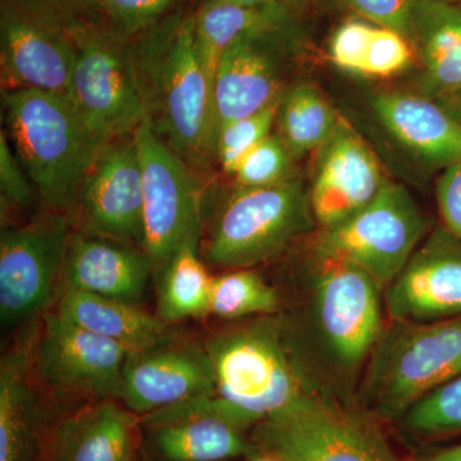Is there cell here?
<instances>
[{
	"mask_svg": "<svg viewBox=\"0 0 461 461\" xmlns=\"http://www.w3.org/2000/svg\"><path fill=\"white\" fill-rule=\"evenodd\" d=\"M194 18L200 59L213 81L221 57L230 45L248 36L288 32L293 12L284 7L257 8L205 2Z\"/></svg>",
	"mask_w": 461,
	"mask_h": 461,
	"instance_id": "25",
	"label": "cell"
},
{
	"mask_svg": "<svg viewBox=\"0 0 461 461\" xmlns=\"http://www.w3.org/2000/svg\"><path fill=\"white\" fill-rule=\"evenodd\" d=\"M199 242L200 238L189 240L163 267L158 309L167 323L209 314L213 277L200 259Z\"/></svg>",
	"mask_w": 461,
	"mask_h": 461,
	"instance_id": "27",
	"label": "cell"
},
{
	"mask_svg": "<svg viewBox=\"0 0 461 461\" xmlns=\"http://www.w3.org/2000/svg\"><path fill=\"white\" fill-rule=\"evenodd\" d=\"M136 414L112 402L68 418L58 433L57 461H131Z\"/></svg>",
	"mask_w": 461,
	"mask_h": 461,
	"instance_id": "23",
	"label": "cell"
},
{
	"mask_svg": "<svg viewBox=\"0 0 461 461\" xmlns=\"http://www.w3.org/2000/svg\"><path fill=\"white\" fill-rule=\"evenodd\" d=\"M426 230V218L409 191L387 181L359 213L321 230L315 253L357 267L384 288L402 271Z\"/></svg>",
	"mask_w": 461,
	"mask_h": 461,
	"instance_id": "8",
	"label": "cell"
},
{
	"mask_svg": "<svg viewBox=\"0 0 461 461\" xmlns=\"http://www.w3.org/2000/svg\"><path fill=\"white\" fill-rule=\"evenodd\" d=\"M0 190L5 204L23 209L32 206L35 189L18 162L5 130L0 132Z\"/></svg>",
	"mask_w": 461,
	"mask_h": 461,
	"instance_id": "36",
	"label": "cell"
},
{
	"mask_svg": "<svg viewBox=\"0 0 461 461\" xmlns=\"http://www.w3.org/2000/svg\"><path fill=\"white\" fill-rule=\"evenodd\" d=\"M68 218L50 214L18 227H3L0 238V318L3 327L27 320L47 304L62 277L68 249Z\"/></svg>",
	"mask_w": 461,
	"mask_h": 461,
	"instance_id": "12",
	"label": "cell"
},
{
	"mask_svg": "<svg viewBox=\"0 0 461 461\" xmlns=\"http://www.w3.org/2000/svg\"><path fill=\"white\" fill-rule=\"evenodd\" d=\"M151 269L141 249L80 232L69 240L62 277L71 290L138 305Z\"/></svg>",
	"mask_w": 461,
	"mask_h": 461,
	"instance_id": "19",
	"label": "cell"
},
{
	"mask_svg": "<svg viewBox=\"0 0 461 461\" xmlns=\"http://www.w3.org/2000/svg\"><path fill=\"white\" fill-rule=\"evenodd\" d=\"M68 99L91 132L105 142L136 131L147 118L131 48L102 23L77 26Z\"/></svg>",
	"mask_w": 461,
	"mask_h": 461,
	"instance_id": "7",
	"label": "cell"
},
{
	"mask_svg": "<svg viewBox=\"0 0 461 461\" xmlns=\"http://www.w3.org/2000/svg\"><path fill=\"white\" fill-rule=\"evenodd\" d=\"M357 16L373 25L388 27L411 41V14L415 0H341Z\"/></svg>",
	"mask_w": 461,
	"mask_h": 461,
	"instance_id": "37",
	"label": "cell"
},
{
	"mask_svg": "<svg viewBox=\"0 0 461 461\" xmlns=\"http://www.w3.org/2000/svg\"><path fill=\"white\" fill-rule=\"evenodd\" d=\"M339 122L320 90L308 84L286 90L278 108V136L294 158L320 150Z\"/></svg>",
	"mask_w": 461,
	"mask_h": 461,
	"instance_id": "28",
	"label": "cell"
},
{
	"mask_svg": "<svg viewBox=\"0 0 461 461\" xmlns=\"http://www.w3.org/2000/svg\"><path fill=\"white\" fill-rule=\"evenodd\" d=\"M287 32L248 36L224 51L213 77L215 135L223 124L271 107L285 95Z\"/></svg>",
	"mask_w": 461,
	"mask_h": 461,
	"instance_id": "17",
	"label": "cell"
},
{
	"mask_svg": "<svg viewBox=\"0 0 461 461\" xmlns=\"http://www.w3.org/2000/svg\"><path fill=\"white\" fill-rule=\"evenodd\" d=\"M176 0H99L111 29L127 41L169 16Z\"/></svg>",
	"mask_w": 461,
	"mask_h": 461,
	"instance_id": "33",
	"label": "cell"
},
{
	"mask_svg": "<svg viewBox=\"0 0 461 461\" xmlns=\"http://www.w3.org/2000/svg\"><path fill=\"white\" fill-rule=\"evenodd\" d=\"M373 109L384 129L420 159L441 168L461 159V118L437 100L384 93L373 100Z\"/></svg>",
	"mask_w": 461,
	"mask_h": 461,
	"instance_id": "20",
	"label": "cell"
},
{
	"mask_svg": "<svg viewBox=\"0 0 461 461\" xmlns=\"http://www.w3.org/2000/svg\"><path fill=\"white\" fill-rule=\"evenodd\" d=\"M75 211L84 232L144 250L142 171L135 132L99 148L85 176Z\"/></svg>",
	"mask_w": 461,
	"mask_h": 461,
	"instance_id": "13",
	"label": "cell"
},
{
	"mask_svg": "<svg viewBox=\"0 0 461 461\" xmlns=\"http://www.w3.org/2000/svg\"><path fill=\"white\" fill-rule=\"evenodd\" d=\"M204 348L213 375L211 395L145 415L147 426L189 415H215L244 429L314 390L271 321L223 330Z\"/></svg>",
	"mask_w": 461,
	"mask_h": 461,
	"instance_id": "1",
	"label": "cell"
},
{
	"mask_svg": "<svg viewBox=\"0 0 461 461\" xmlns=\"http://www.w3.org/2000/svg\"><path fill=\"white\" fill-rule=\"evenodd\" d=\"M226 2L232 5H245V7L271 8L285 7L281 0H204V2ZM290 11V9H288Z\"/></svg>",
	"mask_w": 461,
	"mask_h": 461,
	"instance_id": "41",
	"label": "cell"
},
{
	"mask_svg": "<svg viewBox=\"0 0 461 461\" xmlns=\"http://www.w3.org/2000/svg\"><path fill=\"white\" fill-rule=\"evenodd\" d=\"M318 151L309 199L315 222L326 230L371 204L388 180L371 148L342 120Z\"/></svg>",
	"mask_w": 461,
	"mask_h": 461,
	"instance_id": "18",
	"label": "cell"
},
{
	"mask_svg": "<svg viewBox=\"0 0 461 461\" xmlns=\"http://www.w3.org/2000/svg\"><path fill=\"white\" fill-rule=\"evenodd\" d=\"M411 63V41L395 30L375 25L362 75L391 77L405 71Z\"/></svg>",
	"mask_w": 461,
	"mask_h": 461,
	"instance_id": "34",
	"label": "cell"
},
{
	"mask_svg": "<svg viewBox=\"0 0 461 461\" xmlns=\"http://www.w3.org/2000/svg\"><path fill=\"white\" fill-rule=\"evenodd\" d=\"M435 2L453 3V5H460L461 0H435Z\"/></svg>",
	"mask_w": 461,
	"mask_h": 461,
	"instance_id": "44",
	"label": "cell"
},
{
	"mask_svg": "<svg viewBox=\"0 0 461 461\" xmlns=\"http://www.w3.org/2000/svg\"><path fill=\"white\" fill-rule=\"evenodd\" d=\"M38 421L29 357L14 351L0 366V461H32Z\"/></svg>",
	"mask_w": 461,
	"mask_h": 461,
	"instance_id": "26",
	"label": "cell"
},
{
	"mask_svg": "<svg viewBox=\"0 0 461 461\" xmlns=\"http://www.w3.org/2000/svg\"><path fill=\"white\" fill-rule=\"evenodd\" d=\"M41 0L0 2L2 90L68 94L77 26Z\"/></svg>",
	"mask_w": 461,
	"mask_h": 461,
	"instance_id": "9",
	"label": "cell"
},
{
	"mask_svg": "<svg viewBox=\"0 0 461 461\" xmlns=\"http://www.w3.org/2000/svg\"><path fill=\"white\" fill-rule=\"evenodd\" d=\"M411 41L417 45L427 84L461 118V7L453 3L415 0Z\"/></svg>",
	"mask_w": 461,
	"mask_h": 461,
	"instance_id": "21",
	"label": "cell"
},
{
	"mask_svg": "<svg viewBox=\"0 0 461 461\" xmlns=\"http://www.w3.org/2000/svg\"><path fill=\"white\" fill-rule=\"evenodd\" d=\"M290 153L278 135H269L242 158L233 172L239 187H263L293 176Z\"/></svg>",
	"mask_w": 461,
	"mask_h": 461,
	"instance_id": "32",
	"label": "cell"
},
{
	"mask_svg": "<svg viewBox=\"0 0 461 461\" xmlns=\"http://www.w3.org/2000/svg\"><path fill=\"white\" fill-rule=\"evenodd\" d=\"M2 100L5 135L33 189L50 212L68 215L104 142L62 94L5 90Z\"/></svg>",
	"mask_w": 461,
	"mask_h": 461,
	"instance_id": "3",
	"label": "cell"
},
{
	"mask_svg": "<svg viewBox=\"0 0 461 461\" xmlns=\"http://www.w3.org/2000/svg\"><path fill=\"white\" fill-rule=\"evenodd\" d=\"M311 300V321L324 355L339 368L353 371L368 360L382 321L381 291L362 269L321 259Z\"/></svg>",
	"mask_w": 461,
	"mask_h": 461,
	"instance_id": "11",
	"label": "cell"
},
{
	"mask_svg": "<svg viewBox=\"0 0 461 461\" xmlns=\"http://www.w3.org/2000/svg\"><path fill=\"white\" fill-rule=\"evenodd\" d=\"M212 391L213 375L205 348L167 339L129 354L115 397L133 414L145 417Z\"/></svg>",
	"mask_w": 461,
	"mask_h": 461,
	"instance_id": "15",
	"label": "cell"
},
{
	"mask_svg": "<svg viewBox=\"0 0 461 461\" xmlns=\"http://www.w3.org/2000/svg\"><path fill=\"white\" fill-rule=\"evenodd\" d=\"M375 27L366 20H348L338 27L330 42V60L335 66L362 75Z\"/></svg>",
	"mask_w": 461,
	"mask_h": 461,
	"instance_id": "35",
	"label": "cell"
},
{
	"mask_svg": "<svg viewBox=\"0 0 461 461\" xmlns=\"http://www.w3.org/2000/svg\"><path fill=\"white\" fill-rule=\"evenodd\" d=\"M250 461H281L278 459H276V457L271 456V455H267L263 453H258L253 455V457H251Z\"/></svg>",
	"mask_w": 461,
	"mask_h": 461,
	"instance_id": "43",
	"label": "cell"
},
{
	"mask_svg": "<svg viewBox=\"0 0 461 461\" xmlns=\"http://www.w3.org/2000/svg\"><path fill=\"white\" fill-rule=\"evenodd\" d=\"M411 461H461V444L429 451V453L420 455Z\"/></svg>",
	"mask_w": 461,
	"mask_h": 461,
	"instance_id": "40",
	"label": "cell"
},
{
	"mask_svg": "<svg viewBox=\"0 0 461 461\" xmlns=\"http://www.w3.org/2000/svg\"><path fill=\"white\" fill-rule=\"evenodd\" d=\"M72 23H102L99 0H41Z\"/></svg>",
	"mask_w": 461,
	"mask_h": 461,
	"instance_id": "39",
	"label": "cell"
},
{
	"mask_svg": "<svg viewBox=\"0 0 461 461\" xmlns=\"http://www.w3.org/2000/svg\"><path fill=\"white\" fill-rule=\"evenodd\" d=\"M280 103L281 100L258 113L239 118L218 129L214 141V156L217 157L218 163L224 172L233 175L242 158L264 139L272 135Z\"/></svg>",
	"mask_w": 461,
	"mask_h": 461,
	"instance_id": "31",
	"label": "cell"
},
{
	"mask_svg": "<svg viewBox=\"0 0 461 461\" xmlns=\"http://www.w3.org/2000/svg\"><path fill=\"white\" fill-rule=\"evenodd\" d=\"M360 402L366 411L400 420L430 391L461 373V315L384 327L368 360Z\"/></svg>",
	"mask_w": 461,
	"mask_h": 461,
	"instance_id": "4",
	"label": "cell"
},
{
	"mask_svg": "<svg viewBox=\"0 0 461 461\" xmlns=\"http://www.w3.org/2000/svg\"><path fill=\"white\" fill-rule=\"evenodd\" d=\"M277 293L262 276L250 268L232 269L212 280L209 314L224 320L275 313Z\"/></svg>",
	"mask_w": 461,
	"mask_h": 461,
	"instance_id": "29",
	"label": "cell"
},
{
	"mask_svg": "<svg viewBox=\"0 0 461 461\" xmlns=\"http://www.w3.org/2000/svg\"><path fill=\"white\" fill-rule=\"evenodd\" d=\"M315 222L295 175L263 187H238L215 220L205 257L223 268H250L282 253Z\"/></svg>",
	"mask_w": 461,
	"mask_h": 461,
	"instance_id": "6",
	"label": "cell"
},
{
	"mask_svg": "<svg viewBox=\"0 0 461 461\" xmlns=\"http://www.w3.org/2000/svg\"><path fill=\"white\" fill-rule=\"evenodd\" d=\"M129 354L56 312L45 318L35 363L45 384L62 393L115 397Z\"/></svg>",
	"mask_w": 461,
	"mask_h": 461,
	"instance_id": "14",
	"label": "cell"
},
{
	"mask_svg": "<svg viewBox=\"0 0 461 461\" xmlns=\"http://www.w3.org/2000/svg\"><path fill=\"white\" fill-rule=\"evenodd\" d=\"M391 320L426 323L461 315V240L442 226L420 242L384 291Z\"/></svg>",
	"mask_w": 461,
	"mask_h": 461,
	"instance_id": "16",
	"label": "cell"
},
{
	"mask_svg": "<svg viewBox=\"0 0 461 461\" xmlns=\"http://www.w3.org/2000/svg\"><path fill=\"white\" fill-rule=\"evenodd\" d=\"M281 2L285 7L290 9L294 14V11H299V9L304 7L306 0H281Z\"/></svg>",
	"mask_w": 461,
	"mask_h": 461,
	"instance_id": "42",
	"label": "cell"
},
{
	"mask_svg": "<svg viewBox=\"0 0 461 461\" xmlns=\"http://www.w3.org/2000/svg\"><path fill=\"white\" fill-rule=\"evenodd\" d=\"M436 200L441 226L461 240V159L442 168L436 184Z\"/></svg>",
	"mask_w": 461,
	"mask_h": 461,
	"instance_id": "38",
	"label": "cell"
},
{
	"mask_svg": "<svg viewBox=\"0 0 461 461\" xmlns=\"http://www.w3.org/2000/svg\"><path fill=\"white\" fill-rule=\"evenodd\" d=\"M57 313L76 326L122 345L127 350H144L168 339V324L141 311L138 305L67 288Z\"/></svg>",
	"mask_w": 461,
	"mask_h": 461,
	"instance_id": "22",
	"label": "cell"
},
{
	"mask_svg": "<svg viewBox=\"0 0 461 461\" xmlns=\"http://www.w3.org/2000/svg\"><path fill=\"white\" fill-rule=\"evenodd\" d=\"M400 420L406 432L424 439L461 435V373L421 397Z\"/></svg>",
	"mask_w": 461,
	"mask_h": 461,
	"instance_id": "30",
	"label": "cell"
},
{
	"mask_svg": "<svg viewBox=\"0 0 461 461\" xmlns=\"http://www.w3.org/2000/svg\"><path fill=\"white\" fill-rule=\"evenodd\" d=\"M162 461H227L251 451L242 429L215 415H189L148 426Z\"/></svg>",
	"mask_w": 461,
	"mask_h": 461,
	"instance_id": "24",
	"label": "cell"
},
{
	"mask_svg": "<svg viewBox=\"0 0 461 461\" xmlns=\"http://www.w3.org/2000/svg\"><path fill=\"white\" fill-rule=\"evenodd\" d=\"M253 444L281 461H400L368 414L315 390L256 424Z\"/></svg>",
	"mask_w": 461,
	"mask_h": 461,
	"instance_id": "5",
	"label": "cell"
},
{
	"mask_svg": "<svg viewBox=\"0 0 461 461\" xmlns=\"http://www.w3.org/2000/svg\"><path fill=\"white\" fill-rule=\"evenodd\" d=\"M131 48L147 120L191 167L214 154L213 81L195 41V18L172 14L138 35Z\"/></svg>",
	"mask_w": 461,
	"mask_h": 461,
	"instance_id": "2",
	"label": "cell"
},
{
	"mask_svg": "<svg viewBox=\"0 0 461 461\" xmlns=\"http://www.w3.org/2000/svg\"><path fill=\"white\" fill-rule=\"evenodd\" d=\"M144 198V251L160 269L191 239L202 238V189L191 166L154 131L136 129Z\"/></svg>",
	"mask_w": 461,
	"mask_h": 461,
	"instance_id": "10",
	"label": "cell"
}]
</instances>
